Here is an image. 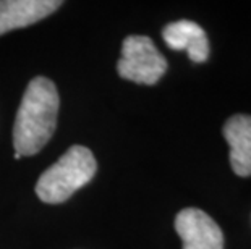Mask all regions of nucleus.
<instances>
[{
  "mask_svg": "<svg viewBox=\"0 0 251 249\" xmlns=\"http://www.w3.org/2000/svg\"><path fill=\"white\" fill-rule=\"evenodd\" d=\"M58 92L55 84L44 76L31 79L21 99L13 126L15 154L34 156L52 137L57 126Z\"/></svg>",
  "mask_w": 251,
  "mask_h": 249,
  "instance_id": "f257e3e1",
  "label": "nucleus"
},
{
  "mask_svg": "<svg viewBox=\"0 0 251 249\" xmlns=\"http://www.w3.org/2000/svg\"><path fill=\"white\" fill-rule=\"evenodd\" d=\"M175 230L183 243V249H224L222 230L206 212L183 209L175 217Z\"/></svg>",
  "mask_w": 251,
  "mask_h": 249,
  "instance_id": "20e7f679",
  "label": "nucleus"
},
{
  "mask_svg": "<svg viewBox=\"0 0 251 249\" xmlns=\"http://www.w3.org/2000/svg\"><path fill=\"white\" fill-rule=\"evenodd\" d=\"M222 133L230 146L232 170L238 177H251V115H233Z\"/></svg>",
  "mask_w": 251,
  "mask_h": 249,
  "instance_id": "0eeeda50",
  "label": "nucleus"
},
{
  "mask_svg": "<svg viewBox=\"0 0 251 249\" xmlns=\"http://www.w3.org/2000/svg\"><path fill=\"white\" fill-rule=\"evenodd\" d=\"M60 5V0H0V36L37 23Z\"/></svg>",
  "mask_w": 251,
  "mask_h": 249,
  "instance_id": "39448f33",
  "label": "nucleus"
},
{
  "mask_svg": "<svg viewBox=\"0 0 251 249\" xmlns=\"http://www.w3.org/2000/svg\"><path fill=\"white\" fill-rule=\"evenodd\" d=\"M98 163L88 147L72 146L36 183V194L46 204H60L93 180Z\"/></svg>",
  "mask_w": 251,
  "mask_h": 249,
  "instance_id": "f03ea898",
  "label": "nucleus"
},
{
  "mask_svg": "<svg viewBox=\"0 0 251 249\" xmlns=\"http://www.w3.org/2000/svg\"><path fill=\"white\" fill-rule=\"evenodd\" d=\"M162 38L170 49L186 50L190 60L202 63L209 57V41L200 24L188 20L174 21L162 31Z\"/></svg>",
  "mask_w": 251,
  "mask_h": 249,
  "instance_id": "423d86ee",
  "label": "nucleus"
},
{
  "mask_svg": "<svg viewBox=\"0 0 251 249\" xmlns=\"http://www.w3.org/2000/svg\"><path fill=\"white\" fill-rule=\"evenodd\" d=\"M119 75L138 84H156L167 71V60L148 36H128L122 44Z\"/></svg>",
  "mask_w": 251,
  "mask_h": 249,
  "instance_id": "7ed1b4c3",
  "label": "nucleus"
}]
</instances>
